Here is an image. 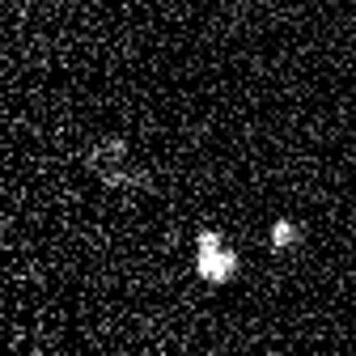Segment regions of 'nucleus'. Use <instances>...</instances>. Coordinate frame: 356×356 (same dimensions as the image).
<instances>
[{"label":"nucleus","instance_id":"obj_1","mask_svg":"<svg viewBox=\"0 0 356 356\" xmlns=\"http://www.w3.org/2000/svg\"><path fill=\"white\" fill-rule=\"evenodd\" d=\"M200 276L204 280H225L229 272H234V250H220L216 246V238H204V246H200Z\"/></svg>","mask_w":356,"mask_h":356}]
</instances>
